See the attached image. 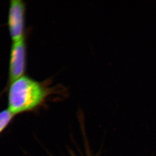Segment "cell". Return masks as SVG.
<instances>
[{
  "instance_id": "cell-1",
  "label": "cell",
  "mask_w": 156,
  "mask_h": 156,
  "mask_svg": "<svg viewBox=\"0 0 156 156\" xmlns=\"http://www.w3.org/2000/svg\"><path fill=\"white\" fill-rule=\"evenodd\" d=\"M51 93L44 83L24 75L9 84L7 109L14 116L33 111L44 104Z\"/></svg>"
},
{
  "instance_id": "cell-3",
  "label": "cell",
  "mask_w": 156,
  "mask_h": 156,
  "mask_svg": "<svg viewBox=\"0 0 156 156\" xmlns=\"http://www.w3.org/2000/svg\"><path fill=\"white\" fill-rule=\"evenodd\" d=\"M27 65V44L25 38L12 42L9 65V84L25 73Z\"/></svg>"
},
{
  "instance_id": "cell-4",
  "label": "cell",
  "mask_w": 156,
  "mask_h": 156,
  "mask_svg": "<svg viewBox=\"0 0 156 156\" xmlns=\"http://www.w3.org/2000/svg\"><path fill=\"white\" fill-rule=\"evenodd\" d=\"M14 116L8 109L0 112V134L7 127Z\"/></svg>"
},
{
  "instance_id": "cell-2",
  "label": "cell",
  "mask_w": 156,
  "mask_h": 156,
  "mask_svg": "<svg viewBox=\"0 0 156 156\" xmlns=\"http://www.w3.org/2000/svg\"><path fill=\"white\" fill-rule=\"evenodd\" d=\"M25 5L22 0H11L9 5L8 27L13 41L24 37Z\"/></svg>"
}]
</instances>
